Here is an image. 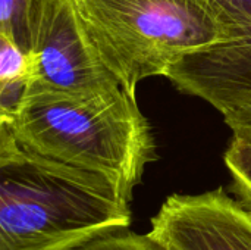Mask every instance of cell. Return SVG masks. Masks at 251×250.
Listing matches in <instances>:
<instances>
[{
  "instance_id": "6da1fadb",
  "label": "cell",
  "mask_w": 251,
  "mask_h": 250,
  "mask_svg": "<svg viewBox=\"0 0 251 250\" xmlns=\"http://www.w3.org/2000/svg\"><path fill=\"white\" fill-rule=\"evenodd\" d=\"M103 174L25 150L0 124V250H75L128 230L132 214Z\"/></svg>"
},
{
  "instance_id": "7a4b0ae2",
  "label": "cell",
  "mask_w": 251,
  "mask_h": 250,
  "mask_svg": "<svg viewBox=\"0 0 251 250\" xmlns=\"http://www.w3.org/2000/svg\"><path fill=\"white\" fill-rule=\"evenodd\" d=\"M0 124L25 150L103 174L128 200L156 159L151 127L124 85L68 93L31 83Z\"/></svg>"
},
{
  "instance_id": "3957f363",
  "label": "cell",
  "mask_w": 251,
  "mask_h": 250,
  "mask_svg": "<svg viewBox=\"0 0 251 250\" xmlns=\"http://www.w3.org/2000/svg\"><path fill=\"white\" fill-rule=\"evenodd\" d=\"M101 60L135 97L140 81L231 38L210 0H75Z\"/></svg>"
},
{
  "instance_id": "277c9868",
  "label": "cell",
  "mask_w": 251,
  "mask_h": 250,
  "mask_svg": "<svg viewBox=\"0 0 251 250\" xmlns=\"http://www.w3.org/2000/svg\"><path fill=\"white\" fill-rule=\"evenodd\" d=\"M231 38L191 53L166 77L188 96L206 100L224 116L251 109V0H210Z\"/></svg>"
},
{
  "instance_id": "5b68a950",
  "label": "cell",
  "mask_w": 251,
  "mask_h": 250,
  "mask_svg": "<svg viewBox=\"0 0 251 250\" xmlns=\"http://www.w3.org/2000/svg\"><path fill=\"white\" fill-rule=\"evenodd\" d=\"M29 55L32 84L68 93H97L122 85L101 60L75 0H44Z\"/></svg>"
},
{
  "instance_id": "8992f818",
  "label": "cell",
  "mask_w": 251,
  "mask_h": 250,
  "mask_svg": "<svg viewBox=\"0 0 251 250\" xmlns=\"http://www.w3.org/2000/svg\"><path fill=\"white\" fill-rule=\"evenodd\" d=\"M149 234L169 250H251V212L222 187L172 194Z\"/></svg>"
},
{
  "instance_id": "52a82bcc",
  "label": "cell",
  "mask_w": 251,
  "mask_h": 250,
  "mask_svg": "<svg viewBox=\"0 0 251 250\" xmlns=\"http://www.w3.org/2000/svg\"><path fill=\"white\" fill-rule=\"evenodd\" d=\"M34 80V62L15 41L0 35V116L10 115Z\"/></svg>"
},
{
  "instance_id": "ba28073f",
  "label": "cell",
  "mask_w": 251,
  "mask_h": 250,
  "mask_svg": "<svg viewBox=\"0 0 251 250\" xmlns=\"http://www.w3.org/2000/svg\"><path fill=\"white\" fill-rule=\"evenodd\" d=\"M44 0H0V35L31 53Z\"/></svg>"
},
{
  "instance_id": "9c48e42d",
  "label": "cell",
  "mask_w": 251,
  "mask_h": 250,
  "mask_svg": "<svg viewBox=\"0 0 251 250\" xmlns=\"http://www.w3.org/2000/svg\"><path fill=\"white\" fill-rule=\"evenodd\" d=\"M225 165L231 175V190L251 212V143L232 137L225 155Z\"/></svg>"
},
{
  "instance_id": "30bf717a",
  "label": "cell",
  "mask_w": 251,
  "mask_h": 250,
  "mask_svg": "<svg viewBox=\"0 0 251 250\" xmlns=\"http://www.w3.org/2000/svg\"><path fill=\"white\" fill-rule=\"evenodd\" d=\"M75 250H169L160 242L147 234H137L134 231H118L101 239L93 240Z\"/></svg>"
},
{
  "instance_id": "8fae6325",
  "label": "cell",
  "mask_w": 251,
  "mask_h": 250,
  "mask_svg": "<svg viewBox=\"0 0 251 250\" xmlns=\"http://www.w3.org/2000/svg\"><path fill=\"white\" fill-rule=\"evenodd\" d=\"M225 124L232 130L234 137L251 143V109L224 116Z\"/></svg>"
}]
</instances>
